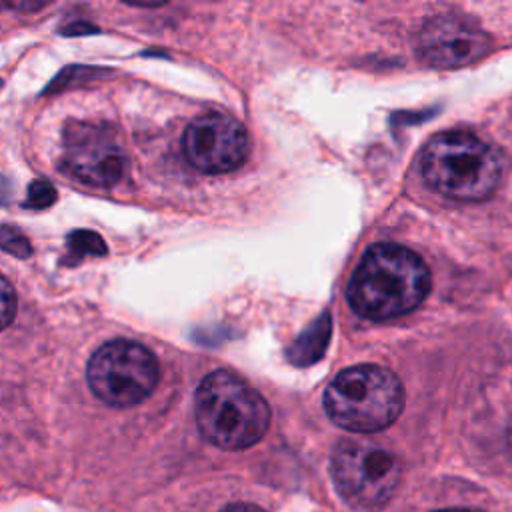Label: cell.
Listing matches in <instances>:
<instances>
[{
  "label": "cell",
  "mask_w": 512,
  "mask_h": 512,
  "mask_svg": "<svg viewBox=\"0 0 512 512\" xmlns=\"http://www.w3.org/2000/svg\"><path fill=\"white\" fill-rule=\"evenodd\" d=\"M430 272L406 246H372L348 284V302L368 320H390L418 308L430 290Z\"/></svg>",
  "instance_id": "cell-1"
},
{
  "label": "cell",
  "mask_w": 512,
  "mask_h": 512,
  "mask_svg": "<svg viewBox=\"0 0 512 512\" xmlns=\"http://www.w3.org/2000/svg\"><path fill=\"white\" fill-rule=\"evenodd\" d=\"M194 414L204 440L222 450L254 446L270 424L260 392L228 370H214L200 382Z\"/></svg>",
  "instance_id": "cell-2"
},
{
  "label": "cell",
  "mask_w": 512,
  "mask_h": 512,
  "mask_svg": "<svg viewBox=\"0 0 512 512\" xmlns=\"http://www.w3.org/2000/svg\"><path fill=\"white\" fill-rule=\"evenodd\" d=\"M422 174L442 196L478 202L494 194L502 180L500 152L468 130L436 134L424 148Z\"/></svg>",
  "instance_id": "cell-3"
},
{
  "label": "cell",
  "mask_w": 512,
  "mask_h": 512,
  "mask_svg": "<svg viewBox=\"0 0 512 512\" xmlns=\"http://www.w3.org/2000/svg\"><path fill=\"white\" fill-rule=\"evenodd\" d=\"M324 408L334 424L350 432H380L404 408V388L394 372L360 364L340 372L324 392Z\"/></svg>",
  "instance_id": "cell-4"
},
{
  "label": "cell",
  "mask_w": 512,
  "mask_h": 512,
  "mask_svg": "<svg viewBox=\"0 0 512 512\" xmlns=\"http://www.w3.org/2000/svg\"><path fill=\"white\" fill-rule=\"evenodd\" d=\"M332 480L338 494L362 510H378L390 502L402 464L396 454L370 440H342L332 452Z\"/></svg>",
  "instance_id": "cell-5"
},
{
  "label": "cell",
  "mask_w": 512,
  "mask_h": 512,
  "mask_svg": "<svg viewBox=\"0 0 512 512\" xmlns=\"http://www.w3.org/2000/svg\"><path fill=\"white\" fill-rule=\"evenodd\" d=\"M160 378L156 356L140 342L118 338L102 344L88 360L86 380L96 398L114 408L146 400Z\"/></svg>",
  "instance_id": "cell-6"
},
{
  "label": "cell",
  "mask_w": 512,
  "mask_h": 512,
  "mask_svg": "<svg viewBox=\"0 0 512 512\" xmlns=\"http://www.w3.org/2000/svg\"><path fill=\"white\" fill-rule=\"evenodd\" d=\"M182 150L196 170L224 174L244 164L250 140L240 120L224 112H208L188 124L182 136Z\"/></svg>",
  "instance_id": "cell-7"
},
{
  "label": "cell",
  "mask_w": 512,
  "mask_h": 512,
  "mask_svg": "<svg viewBox=\"0 0 512 512\" xmlns=\"http://www.w3.org/2000/svg\"><path fill=\"white\" fill-rule=\"evenodd\" d=\"M62 168L86 186L110 188L126 174L128 158L110 132L78 124L66 130Z\"/></svg>",
  "instance_id": "cell-8"
},
{
  "label": "cell",
  "mask_w": 512,
  "mask_h": 512,
  "mask_svg": "<svg viewBox=\"0 0 512 512\" xmlns=\"http://www.w3.org/2000/svg\"><path fill=\"white\" fill-rule=\"evenodd\" d=\"M418 54L434 68H462L478 62L490 50V38L470 18L440 14L418 32Z\"/></svg>",
  "instance_id": "cell-9"
},
{
  "label": "cell",
  "mask_w": 512,
  "mask_h": 512,
  "mask_svg": "<svg viewBox=\"0 0 512 512\" xmlns=\"http://www.w3.org/2000/svg\"><path fill=\"white\" fill-rule=\"evenodd\" d=\"M104 252H106L104 240L90 230H76L68 236V256H74L76 260L84 256H100Z\"/></svg>",
  "instance_id": "cell-10"
},
{
  "label": "cell",
  "mask_w": 512,
  "mask_h": 512,
  "mask_svg": "<svg viewBox=\"0 0 512 512\" xmlns=\"http://www.w3.org/2000/svg\"><path fill=\"white\" fill-rule=\"evenodd\" d=\"M54 200H56V188L48 180L38 178L28 186L24 206L40 210V208H48L50 204H54Z\"/></svg>",
  "instance_id": "cell-11"
},
{
  "label": "cell",
  "mask_w": 512,
  "mask_h": 512,
  "mask_svg": "<svg viewBox=\"0 0 512 512\" xmlns=\"http://www.w3.org/2000/svg\"><path fill=\"white\" fill-rule=\"evenodd\" d=\"M0 248L18 258H26L32 252L28 238L12 226H0Z\"/></svg>",
  "instance_id": "cell-12"
},
{
  "label": "cell",
  "mask_w": 512,
  "mask_h": 512,
  "mask_svg": "<svg viewBox=\"0 0 512 512\" xmlns=\"http://www.w3.org/2000/svg\"><path fill=\"white\" fill-rule=\"evenodd\" d=\"M16 314V294L12 284L0 274V330H4Z\"/></svg>",
  "instance_id": "cell-13"
},
{
  "label": "cell",
  "mask_w": 512,
  "mask_h": 512,
  "mask_svg": "<svg viewBox=\"0 0 512 512\" xmlns=\"http://www.w3.org/2000/svg\"><path fill=\"white\" fill-rule=\"evenodd\" d=\"M220 512H264V510L254 504H230V506L222 508Z\"/></svg>",
  "instance_id": "cell-14"
},
{
  "label": "cell",
  "mask_w": 512,
  "mask_h": 512,
  "mask_svg": "<svg viewBox=\"0 0 512 512\" xmlns=\"http://www.w3.org/2000/svg\"><path fill=\"white\" fill-rule=\"evenodd\" d=\"M8 196H10V184L6 178L0 176V204H6Z\"/></svg>",
  "instance_id": "cell-15"
},
{
  "label": "cell",
  "mask_w": 512,
  "mask_h": 512,
  "mask_svg": "<svg viewBox=\"0 0 512 512\" xmlns=\"http://www.w3.org/2000/svg\"><path fill=\"white\" fill-rule=\"evenodd\" d=\"M436 512H478V510H468V508H448V510H436Z\"/></svg>",
  "instance_id": "cell-16"
},
{
  "label": "cell",
  "mask_w": 512,
  "mask_h": 512,
  "mask_svg": "<svg viewBox=\"0 0 512 512\" xmlns=\"http://www.w3.org/2000/svg\"><path fill=\"white\" fill-rule=\"evenodd\" d=\"M508 444H510V448H512V420H510V424H508Z\"/></svg>",
  "instance_id": "cell-17"
}]
</instances>
